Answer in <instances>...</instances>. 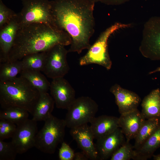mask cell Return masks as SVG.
<instances>
[{
    "mask_svg": "<svg viewBox=\"0 0 160 160\" xmlns=\"http://www.w3.org/2000/svg\"><path fill=\"white\" fill-rule=\"evenodd\" d=\"M93 0H54L51 1L54 23L66 32L71 41L68 52L81 53L90 47V39L95 32Z\"/></svg>",
    "mask_w": 160,
    "mask_h": 160,
    "instance_id": "cell-1",
    "label": "cell"
},
{
    "mask_svg": "<svg viewBox=\"0 0 160 160\" xmlns=\"http://www.w3.org/2000/svg\"><path fill=\"white\" fill-rule=\"evenodd\" d=\"M71 41L69 35L56 26L31 24L17 31L7 62L21 60L26 55L47 51L57 44L68 45Z\"/></svg>",
    "mask_w": 160,
    "mask_h": 160,
    "instance_id": "cell-2",
    "label": "cell"
},
{
    "mask_svg": "<svg viewBox=\"0 0 160 160\" xmlns=\"http://www.w3.org/2000/svg\"><path fill=\"white\" fill-rule=\"evenodd\" d=\"M40 96L39 92L21 76L0 81V104L3 109L18 107L33 115Z\"/></svg>",
    "mask_w": 160,
    "mask_h": 160,
    "instance_id": "cell-3",
    "label": "cell"
},
{
    "mask_svg": "<svg viewBox=\"0 0 160 160\" xmlns=\"http://www.w3.org/2000/svg\"><path fill=\"white\" fill-rule=\"evenodd\" d=\"M131 24L116 23L102 32L95 42L88 49L87 52L79 59L81 66L95 64L110 70L112 63L108 49V42L110 36L119 29L130 27Z\"/></svg>",
    "mask_w": 160,
    "mask_h": 160,
    "instance_id": "cell-4",
    "label": "cell"
},
{
    "mask_svg": "<svg viewBox=\"0 0 160 160\" xmlns=\"http://www.w3.org/2000/svg\"><path fill=\"white\" fill-rule=\"evenodd\" d=\"M44 122L36 135L35 147L43 152L52 154L58 145L63 141L66 125L64 119L52 115Z\"/></svg>",
    "mask_w": 160,
    "mask_h": 160,
    "instance_id": "cell-5",
    "label": "cell"
},
{
    "mask_svg": "<svg viewBox=\"0 0 160 160\" xmlns=\"http://www.w3.org/2000/svg\"><path fill=\"white\" fill-rule=\"evenodd\" d=\"M21 1L23 8L17 15L20 28L34 23H42L56 26L52 16L51 1L21 0Z\"/></svg>",
    "mask_w": 160,
    "mask_h": 160,
    "instance_id": "cell-6",
    "label": "cell"
},
{
    "mask_svg": "<svg viewBox=\"0 0 160 160\" xmlns=\"http://www.w3.org/2000/svg\"><path fill=\"white\" fill-rule=\"evenodd\" d=\"M98 110V104L91 97L76 98L67 110L64 119L66 127L71 129L90 123Z\"/></svg>",
    "mask_w": 160,
    "mask_h": 160,
    "instance_id": "cell-7",
    "label": "cell"
},
{
    "mask_svg": "<svg viewBox=\"0 0 160 160\" xmlns=\"http://www.w3.org/2000/svg\"><path fill=\"white\" fill-rule=\"evenodd\" d=\"M139 49L144 57L160 60V17H152L145 24Z\"/></svg>",
    "mask_w": 160,
    "mask_h": 160,
    "instance_id": "cell-8",
    "label": "cell"
},
{
    "mask_svg": "<svg viewBox=\"0 0 160 160\" xmlns=\"http://www.w3.org/2000/svg\"><path fill=\"white\" fill-rule=\"evenodd\" d=\"M65 46L56 45L47 51L46 60L43 72L52 79L64 77L70 68L67 60L68 53Z\"/></svg>",
    "mask_w": 160,
    "mask_h": 160,
    "instance_id": "cell-9",
    "label": "cell"
},
{
    "mask_svg": "<svg viewBox=\"0 0 160 160\" xmlns=\"http://www.w3.org/2000/svg\"><path fill=\"white\" fill-rule=\"evenodd\" d=\"M38 132L37 121L28 119L17 125L11 142L18 154H23L35 147V139Z\"/></svg>",
    "mask_w": 160,
    "mask_h": 160,
    "instance_id": "cell-10",
    "label": "cell"
},
{
    "mask_svg": "<svg viewBox=\"0 0 160 160\" xmlns=\"http://www.w3.org/2000/svg\"><path fill=\"white\" fill-rule=\"evenodd\" d=\"M49 90L58 108L67 110L76 98L74 89L63 77L52 79Z\"/></svg>",
    "mask_w": 160,
    "mask_h": 160,
    "instance_id": "cell-11",
    "label": "cell"
},
{
    "mask_svg": "<svg viewBox=\"0 0 160 160\" xmlns=\"http://www.w3.org/2000/svg\"><path fill=\"white\" fill-rule=\"evenodd\" d=\"M70 129V134L82 151L89 159H96L98 153L90 126L87 124Z\"/></svg>",
    "mask_w": 160,
    "mask_h": 160,
    "instance_id": "cell-12",
    "label": "cell"
},
{
    "mask_svg": "<svg viewBox=\"0 0 160 160\" xmlns=\"http://www.w3.org/2000/svg\"><path fill=\"white\" fill-rule=\"evenodd\" d=\"M124 135L119 127L110 134L97 140L95 144L100 159L106 160L126 142Z\"/></svg>",
    "mask_w": 160,
    "mask_h": 160,
    "instance_id": "cell-13",
    "label": "cell"
},
{
    "mask_svg": "<svg viewBox=\"0 0 160 160\" xmlns=\"http://www.w3.org/2000/svg\"><path fill=\"white\" fill-rule=\"evenodd\" d=\"M110 91L115 97L116 103L121 114L137 109L141 100L135 93L123 88L117 84L113 85Z\"/></svg>",
    "mask_w": 160,
    "mask_h": 160,
    "instance_id": "cell-14",
    "label": "cell"
},
{
    "mask_svg": "<svg viewBox=\"0 0 160 160\" xmlns=\"http://www.w3.org/2000/svg\"><path fill=\"white\" fill-rule=\"evenodd\" d=\"M145 119L137 109L121 114L119 118V127L126 140L130 141L135 139Z\"/></svg>",
    "mask_w": 160,
    "mask_h": 160,
    "instance_id": "cell-15",
    "label": "cell"
},
{
    "mask_svg": "<svg viewBox=\"0 0 160 160\" xmlns=\"http://www.w3.org/2000/svg\"><path fill=\"white\" fill-rule=\"evenodd\" d=\"M20 28L17 16L0 29V63L7 61L17 33Z\"/></svg>",
    "mask_w": 160,
    "mask_h": 160,
    "instance_id": "cell-16",
    "label": "cell"
},
{
    "mask_svg": "<svg viewBox=\"0 0 160 160\" xmlns=\"http://www.w3.org/2000/svg\"><path fill=\"white\" fill-rule=\"evenodd\" d=\"M118 120L119 118L106 115L94 118L90 122V127L94 138H100L119 127Z\"/></svg>",
    "mask_w": 160,
    "mask_h": 160,
    "instance_id": "cell-17",
    "label": "cell"
},
{
    "mask_svg": "<svg viewBox=\"0 0 160 160\" xmlns=\"http://www.w3.org/2000/svg\"><path fill=\"white\" fill-rule=\"evenodd\" d=\"M141 106V112L145 119L160 118V89H154L145 96Z\"/></svg>",
    "mask_w": 160,
    "mask_h": 160,
    "instance_id": "cell-18",
    "label": "cell"
},
{
    "mask_svg": "<svg viewBox=\"0 0 160 160\" xmlns=\"http://www.w3.org/2000/svg\"><path fill=\"white\" fill-rule=\"evenodd\" d=\"M160 147V125L138 149L134 150L133 160H146Z\"/></svg>",
    "mask_w": 160,
    "mask_h": 160,
    "instance_id": "cell-19",
    "label": "cell"
},
{
    "mask_svg": "<svg viewBox=\"0 0 160 160\" xmlns=\"http://www.w3.org/2000/svg\"><path fill=\"white\" fill-rule=\"evenodd\" d=\"M55 104L52 97L47 92L40 93L32 119L36 121H44L52 115Z\"/></svg>",
    "mask_w": 160,
    "mask_h": 160,
    "instance_id": "cell-20",
    "label": "cell"
},
{
    "mask_svg": "<svg viewBox=\"0 0 160 160\" xmlns=\"http://www.w3.org/2000/svg\"><path fill=\"white\" fill-rule=\"evenodd\" d=\"M20 76L25 78L40 93L47 92L49 90L50 83L41 71L29 69H24Z\"/></svg>",
    "mask_w": 160,
    "mask_h": 160,
    "instance_id": "cell-21",
    "label": "cell"
},
{
    "mask_svg": "<svg viewBox=\"0 0 160 160\" xmlns=\"http://www.w3.org/2000/svg\"><path fill=\"white\" fill-rule=\"evenodd\" d=\"M160 125V118L145 119L135 138L134 148H139Z\"/></svg>",
    "mask_w": 160,
    "mask_h": 160,
    "instance_id": "cell-22",
    "label": "cell"
},
{
    "mask_svg": "<svg viewBox=\"0 0 160 160\" xmlns=\"http://www.w3.org/2000/svg\"><path fill=\"white\" fill-rule=\"evenodd\" d=\"M46 55V51L31 54L24 56L21 60L23 70L29 69L43 72L45 64Z\"/></svg>",
    "mask_w": 160,
    "mask_h": 160,
    "instance_id": "cell-23",
    "label": "cell"
},
{
    "mask_svg": "<svg viewBox=\"0 0 160 160\" xmlns=\"http://www.w3.org/2000/svg\"><path fill=\"white\" fill-rule=\"evenodd\" d=\"M23 70L21 60L0 63V81L12 79L17 77Z\"/></svg>",
    "mask_w": 160,
    "mask_h": 160,
    "instance_id": "cell-24",
    "label": "cell"
},
{
    "mask_svg": "<svg viewBox=\"0 0 160 160\" xmlns=\"http://www.w3.org/2000/svg\"><path fill=\"white\" fill-rule=\"evenodd\" d=\"M29 113L26 110L20 108H9L0 111V119L8 120L17 125L28 119Z\"/></svg>",
    "mask_w": 160,
    "mask_h": 160,
    "instance_id": "cell-25",
    "label": "cell"
},
{
    "mask_svg": "<svg viewBox=\"0 0 160 160\" xmlns=\"http://www.w3.org/2000/svg\"><path fill=\"white\" fill-rule=\"evenodd\" d=\"M129 141L125 143L117 150L110 157L111 160H129L133 159L135 156L133 146Z\"/></svg>",
    "mask_w": 160,
    "mask_h": 160,
    "instance_id": "cell-26",
    "label": "cell"
},
{
    "mask_svg": "<svg viewBox=\"0 0 160 160\" xmlns=\"http://www.w3.org/2000/svg\"><path fill=\"white\" fill-rule=\"evenodd\" d=\"M18 153L11 142L0 140V160H15Z\"/></svg>",
    "mask_w": 160,
    "mask_h": 160,
    "instance_id": "cell-27",
    "label": "cell"
},
{
    "mask_svg": "<svg viewBox=\"0 0 160 160\" xmlns=\"http://www.w3.org/2000/svg\"><path fill=\"white\" fill-rule=\"evenodd\" d=\"M17 125L9 121L0 119V140L12 138L17 128Z\"/></svg>",
    "mask_w": 160,
    "mask_h": 160,
    "instance_id": "cell-28",
    "label": "cell"
},
{
    "mask_svg": "<svg viewBox=\"0 0 160 160\" xmlns=\"http://www.w3.org/2000/svg\"><path fill=\"white\" fill-rule=\"evenodd\" d=\"M17 13L7 7L2 0H0V29L17 16Z\"/></svg>",
    "mask_w": 160,
    "mask_h": 160,
    "instance_id": "cell-29",
    "label": "cell"
},
{
    "mask_svg": "<svg viewBox=\"0 0 160 160\" xmlns=\"http://www.w3.org/2000/svg\"><path fill=\"white\" fill-rule=\"evenodd\" d=\"M74 154V151L68 144L63 141L61 143L58 153L60 160H73Z\"/></svg>",
    "mask_w": 160,
    "mask_h": 160,
    "instance_id": "cell-30",
    "label": "cell"
},
{
    "mask_svg": "<svg viewBox=\"0 0 160 160\" xmlns=\"http://www.w3.org/2000/svg\"><path fill=\"white\" fill-rule=\"evenodd\" d=\"M95 3L100 2L108 5H119L124 4L129 0H93Z\"/></svg>",
    "mask_w": 160,
    "mask_h": 160,
    "instance_id": "cell-31",
    "label": "cell"
},
{
    "mask_svg": "<svg viewBox=\"0 0 160 160\" xmlns=\"http://www.w3.org/2000/svg\"><path fill=\"white\" fill-rule=\"evenodd\" d=\"M89 159L87 155L83 152L75 153L73 160H87Z\"/></svg>",
    "mask_w": 160,
    "mask_h": 160,
    "instance_id": "cell-32",
    "label": "cell"
},
{
    "mask_svg": "<svg viewBox=\"0 0 160 160\" xmlns=\"http://www.w3.org/2000/svg\"><path fill=\"white\" fill-rule=\"evenodd\" d=\"M152 156L154 160H160V153L156 155L153 154Z\"/></svg>",
    "mask_w": 160,
    "mask_h": 160,
    "instance_id": "cell-33",
    "label": "cell"
},
{
    "mask_svg": "<svg viewBox=\"0 0 160 160\" xmlns=\"http://www.w3.org/2000/svg\"><path fill=\"white\" fill-rule=\"evenodd\" d=\"M158 72H160V67L157 68L155 70L150 72L149 73V74H152Z\"/></svg>",
    "mask_w": 160,
    "mask_h": 160,
    "instance_id": "cell-34",
    "label": "cell"
}]
</instances>
